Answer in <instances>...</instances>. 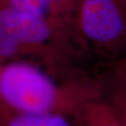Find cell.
<instances>
[{
  "label": "cell",
  "mask_w": 126,
  "mask_h": 126,
  "mask_svg": "<svg viewBox=\"0 0 126 126\" xmlns=\"http://www.w3.org/2000/svg\"><path fill=\"white\" fill-rule=\"evenodd\" d=\"M71 117L76 126H120L111 107L102 94L84 101Z\"/></svg>",
  "instance_id": "277c9868"
},
{
  "label": "cell",
  "mask_w": 126,
  "mask_h": 126,
  "mask_svg": "<svg viewBox=\"0 0 126 126\" xmlns=\"http://www.w3.org/2000/svg\"><path fill=\"white\" fill-rule=\"evenodd\" d=\"M75 13L83 47L104 67L126 56V0H79Z\"/></svg>",
  "instance_id": "7a4b0ae2"
},
{
  "label": "cell",
  "mask_w": 126,
  "mask_h": 126,
  "mask_svg": "<svg viewBox=\"0 0 126 126\" xmlns=\"http://www.w3.org/2000/svg\"><path fill=\"white\" fill-rule=\"evenodd\" d=\"M115 65L119 68L120 70V71H121L123 74L125 75V76L126 77V56L123 57L120 61L115 63Z\"/></svg>",
  "instance_id": "9c48e42d"
},
{
  "label": "cell",
  "mask_w": 126,
  "mask_h": 126,
  "mask_svg": "<svg viewBox=\"0 0 126 126\" xmlns=\"http://www.w3.org/2000/svg\"><path fill=\"white\" fill-rule=\"evenodd\" d=\"M103 92L120 126H126V77L115 64L102 70Z\"/></svg>",
  "instance_id": "5b68a950"
},
{
  "label": "cell",
  "mask_w": 126,
  "mask_h": 126,
  "mask_svg": "<svg viewBox=\"0 0 126 126\" xmlns=\"http://www.w3.org/2000/svg\"><path fill=\"white\" fill-rule=\"evenodd\" d=\"M52 4L55 8H59V7H68L70 4H75V6L77 4L79 0H51Z\"/></svg>",
  "instance_id": "ba28073f"
},
{
  "label": "cell",
  "mask_w": 126,
  "mask_h": 126,
  "mask_svg": "<svg viewBox=\"0 0 126 126\" xmlns=\"http://www.w3.org/2000/svg\"><path fill=\"white\" fill-rule=\"evenodd\" d=\"M101 72L59 86L38 68L12 63L0 69V104L28 113H55L72 116L84 101L102 95Z\"/></svg>",
  "instance_id": "6da1fadb"
},
{
  "label": "cell",
  "mask_w": 126,
  "mask_h": 126,
  "mask_svg": "<svg viewBox=\"0 0 126 126\" xmlns=\"http://www.w3.org/2000/svg\"><path fill=\"white\" fill-rule=\"evenodd\" d=\"M9 2L12 9L40 17L49 24L48 17L52 7L55 8L51 0H9Z\"/></svg>",
  "instance_id": "52a82bcc"
},
{
  "label": "cell",
  "mask_w": 126,
  "mask_h": 126,
  "mask_svg": "<svg viewBox=\"0 0 126 126\" xmlns=\"http://www.w3.org/2000/svg\"><path fill=\"white\" fill-rule=\"evenodd\" d=\"M52 34V26L40 17L12 8L0 11V57L12 56L21 43L44 44Z\"/></svg>",
  "instance_id": "3957f363"
},
{
  "label": "cell",
  "mask_w": 126,
  "mask_h": 126,
  "mask_svg": "<svg viewBox=\"0 0 126 126\" xmlns=\"http://www.w3.org/2000/svg\"><path fill=\"white\" fill-rule=\"evenodd\" d=\"M0 126H76L72 117L55 113H28L0 104Z\"/></svg>",
  "instance_id": "8992f818"
}]
</instances>
